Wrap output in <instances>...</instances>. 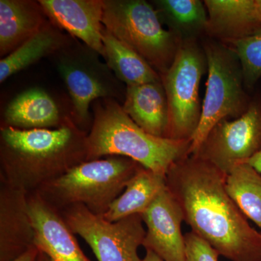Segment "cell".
Returning a JSON list of instances; mask_svg holds the SVG:
<instances>
[{"mask_svg": "<svg viewBox=\"0 0 261 261\" xmlns=\"http://www.w3.org/2000/svg\"><path fill=\"white\" fill-rule=\"evenodd\" d=\"M207 61L195 40L184 41L172 65L161 75L169 110L167 138L191 141L200 123V85Z\"/></svg>", "mask_w": 261, "mask_h": 261, "instance_id": "obj_8", "label": "cell"}, {"mask_svg": "<svg viewBox=\"0 0 261 261\" xmlns=\"http://www.w3.org/2000/svg\"><path fill=\"white\" fill-rule=\"evenodd\" d=\"M166 176L142 166L127 184L124 191L113 201L103 218L116 222L128 216L142 214L166 187Z\"/></svg>", "mask_w": 261, "mask_h": 261, "instance_id": "obj_20", "label": "cell"}, {"mask_svg": "<svg viewBox=\"0 0 261 261\" xmlns=\"http://www.w3.org/2000/svg\"><path fill=\"white\" fill-rule=\"evenodd\" d=\"M154 8L161 22L181 42L195 40L207 28V9L200 0H155Z\"/></svg>", "mask_w": 261, "mask_h": 261, "instance_id": "obj_22", "label": "cell"}, {"mask_svg": "<svg viewBox=\"0 0 261 261\" xmlns=\"http://www.w3.org/2000/svg\"><path fill=\"white\" fill-rule=\"evenodd\" d=\"M141 216L147 228L142 244L146 250L154 252L164 261H186L181 228L185 221L183 211L167 187Z\"/></svg>", "mask_w": 261, "mask_h": 261, "instance_id": "obj_11", "label": "cell"}, {"mask_svg": "<svg viewBox=\"0 0 261 261\" xmlns=\"http://www.w3.org/2000/svg\"><path fill=\"white\" fill-rule=\"evenodd\" d=\"M207 81L200 123L191 140L189 155L197 149L219 122L234 119L246 112L250 105L244 90V78L238 56L224 43L204 44Z\"/></svg>", "mask_w": 261, "mask_h": 261, "instance_id": "obj_6", "label": "cell"}, {"mask_svg": "<svg viewBox=\"0 0 261 261\" xmlns=\"http://www.w3.org/2000/svg\"><path fill=\"white\" fill-rule=\"evenodd\" d=\"M141 167L133 160L122 156L85 161L36 192L58 212L82 205L102 216Z\"/></svg>", "mask_w": 261, "mask_h": 261, "instance_id": "obj_4", "label": "cell"}, {"mask_svg": "<svg viewBox=\"0 0 261 261\" xmlns=\"http://www.w3.org/2000/svg\"><path fill=\"white\" fill-rule=\"evenodd\" d=\"M39 253H40L39 249L36 245H34L28 250L11 261H37Z\"/></svg>", "mask_w": 261, "mask_h": 261, "instance_id": "obj_26", "label": "cell"}, {"mask_svg": "<svg viewBox=\"0 0 261 261\" xmlns=\"http://www.w3.org/2000/svg\"><path fill=\"white\" fill-rule=\"evenodd\" d=\"M94 119L87 135V161L122 156L166 176L171 166L189 155L191 141L147 133L133 121L116 99L93 102Z\"/></svg>", "mask_w": 261, "mask_h": 261, "instance_id": "obj_3", "label": "cell"}, {"mask_svg": "<svg viewBox=\"0 0 261 261\" xmlns=\"http://www.w3.org/2000/svg\"><path fill=\"white\" fill-rule=\"evenodd\" d=\"M87 132L67 116L57 128H0V181L36 192L87 161Z\"/></svg>", "mask_w": 261, "mask_h": 261, "instance_id": "obj_2", "label": "cell"}, {"mask_svg": "<svg viewBox=\"0 0 261 261\" xmlns=\"http://www.w3.org/2000/svg\"><path fill=\"white\" fill-rule=\"evenodd\" d=\"M48 20L101 56L103 0H39Z\"/></svg>", "mask_w": 261, "mask_h": 261, "instance_id": "obj_13", "label": "cell"}, {"mask_svg": "<svg viewBox=\"0 0 261 261\" xmlns=\"http://www.w3.org/2000/svg\"><path fill=\"white\" fill-rule=\"evenodd\" d=\"M102 25L140 55L160 75L172 65L181 40L163 28L157 10L145 0H103Z\"/></svg>", "mask_w": 261, "mask_h": 261, "instance_id": "obj_5", "label": "cell"}, {"mask_svg": "<svg viewBox=\"0 0 261 261\" xmlns=\"http://www.w3.org/2000/svg\"><path fill=\"white\" fill-rule=\"evenodd\" d=\"M63 116L56 101L44 89H27L13 98L5 108L4 126L22 130L57 128Z\"/></svg>", "mask_w": 261, "mask_h": 261, "instance_id": "obj_18", "label": "cell"}, {"mask_svg": "<svg viewBox=\"0 0 261 261\" xmlns=\"http://www.w3.org/2000/svg\"><path fill=\"white\" fill-rule=\"evenodd\" d=\"M122 107L147 133L167 138L169 110L162 81L126 87Z\"/></svg>", "mask_w": 261, "mask_h": 261, "instance_id": "obj_16", "label": "cell"}, {"mask_svg": "<svg viewBox=\"0 0 261 261\" xmlns=\"http://www.w3.org/2000/svg\"><path fill=\"white\" fill-rule=\"evenodd\" d=\"M29 210L35 231L34 243L50 261H90L59 212L37 192L29 194Z\"/></svg>", "mask_w": 261, "mask_h": 261, "instance_id": "obj_14", "label": "cell"}, {"mask_svg": "<svg viewBox=\"0 0 261 261\" xmlns=\"http://www.w3.org/2000/svg\"><path fill=\"white\" fill-rule=\"evenodd\" d=\"M142 261H164L159 256H158L154 252L151 250H146V255L145 257L142 259Z\"/></svg>", "mask_w": 261, "mask_h": 261, "instance_id": "obj_28", "label": "cell"}, {"mask_svg": "<svg viewBox=\"0 0 261 261\" xmlns=\"http://www.w3.org/2000/svg\"><path fill=\"white\" fill-rule=\"evenodd\" d=\"M245 163L250 164L252 167L255 168L259 173H261V150L259 151L253 157Z\"/></svg>", "mask_w": 261, "mask_h": 261, "instance_id": "obj_27", "label": "cell"}, {"mask_svg": "<svg viewBox=\"0 0 261 261\" xmlns=\"http://www.w3.org/2000/svg\"><path fill=\"white\" fill-rule=\"evenodd\" d=\"M260 233H261V231H260Z\"/></svg>", "mask_w": 261, "mask_h": 261, "instance_id": "obj_30", "label": "cell"}, {"mask_svg": "<svg viewBox=\"0 0 261 261\" xmlns=\"http://www.w3.org/2000/svg\"><path fill=\"white\" fill-rule=\"evenodd\" d=\"M48 20L39 1L0 0V56L5 58L37 34Z\"/></svg>", "mask_w": 261, "mask_h": 261, "instance_id": "obj_17", "label": "cell"}, {"mask_svg": "<svg viewBox=\"0 0 261 261\" xmlns=\"http://www.w3.org/2000/svg\"><path fill=\"white\" fill-rule=\"evenodd\" d=\"M73 37L51 23L49 20L42 29L8 56L0 61V82L3 83L34 63L49 56H54Z\"/></svg>", "mask_w": 261, "mask_h": 261, "instance_id": "obj_19", "label": "cell"}, {"mask_svg": "<svg viewBox=\"0 0 261 261\" xmlns=\"http://www.w3.org/2000/svg\"><path fill=\"white\" fill-rule=\"evenodd\" d=\"M238 56L247 87H252L261 77V28L246 37L223 42Z\"/></svg>", "mask_w": 261, "mask_h": 261, "instance_id": "obj_24", "label": "cell"}, {"mask_svg": "<svg viewBox=\"0 0 261 261\" xmlns=\"http://www.w3.org/2000/svg\"><path fill=\"white\" fill-rule=\"evenodd\" d=\"M100 56L75 38L54 55L57 69L69 93L73 121L82 129L88 126L91 103L106 99L124 101L126 88Z\"/></svg>", "mask_w": 261, "mask_h": 261, "instance_id": "obj_7", "label": "cell"}, {"mask_svg": "<svg viewBox=\"0 0 261 261\" xmlns=\"http://www.w3.org/2000/svg\"><path fill=\"white\" fill-rule=\"evenodd\" d=\"M29 193L0 184V261H11L35 245L29 210Z\"/></svg>", "mask_w": 261, "mask_h": 261, "instance_id": "obj_12", "label": "cell"}, {"mask_svg": "<svg viewBox=\"0 0 261 261\" xmlns=\"http://www.w3.org/2000/svg\"><path fill=\"white\" fill-rule=\"evenodd\" d=\"M102 42L106 64L126 87L161 82V75L150 65L117 39L103 25Z\"/></svg>", "mask_w": 261, "mask_h": 261, "instance_id": "obj_21", "label": "cell"}, {"mask_svg": "<svg viewBox=\"0 0 261 261\" xmlns=\"http://www.w3.org/2000/svg\"><path fill=\"white\" fill-rule=\"evenodd\" d=\"M226 176L195 155L173 163L166 187L195 233L231 261H261V233L228 195Z\"/></svg>", "mask_w": 261, "mask_h": 261, "instance_id": "obj_1", "label": "cell"}, {"mask_svg": "<svg viewBox=\"0 0 261 261\" xmlns=\"http://www.w3.org/2000/svg\"><path fill=\"white\" fill-rule=\"evenodd\" d=\"M260 150L261 109L252 104L241 116L219 122L192 155L207 161L226 175L233 166L247 162Z\"/></svg>", "mask_w": 261, "mask_h": 261, "instance_id": "obj_10", "label": "cell"}, {"mask_svg": "<svg viewBox=\"0 0 261 261\" xmlns=\"http://www.w3.org/2000/svg\"><path fill=\"white\" fill-rule=\"evenodd\" d=\"M74 234L88 244L98 261H142L138 255L146 230L140 214L110 222L82 205L60 211Z\"/></svg>", "mask_w": 261, "mask_h": 261, "instance_id": "obj_9", "label": "cell"}, {"mask_svg": "<svg viewBox=\"0 0 261 261\" xmlns=\"http://www.w3.org/2000/svg\"><path fill=\"white\" fill-rule=\"evenodd\" d=\"M37 261H50V260H49V257H48L45 254L40 251V253H39Z\"/></svg>", "mask_w": 261, "mask_h": 261, "instance_id": "obj_29", "label": "cell"}, {"mask_svg": "<svg viewBox=\"0 0 261 261\" xmlns=\"http://www.w3.org/2000/svg\"><path fill=\"white\" fill-rule=\"evenodd\" d=\"M206 33L222 42L250 35L261 28V0H205Z\"/></svg>", "mask_w": 261, "mask_h": 261, "instance_id": "obj_15", "label": "cell"}, {"mask_svg": "<svg viewBox=\"0 0 261 261\" xmlns=\"http://www.w3.org/2000/svg\"><path fill=\"white\" fill-rule=\"evenodd\" d=\"M185 240L186 261H219V252L195 233H187Z\"/></svg>", "mask_w": 261, "mask_h": 261, "instance_id": "obj_25", "label": "cell"}, {"mask_svg": "<svg viewBox=\"0 0 261 261\" xmlns=\"http://www.w3.org/2000/svg\"><path fill=\"white\" fill-rule=\"evenodd\" d=\"M228 195L247 218L261 230V173L247 163H240L226 176Z\"/></svg>", "mask_w": 261, "mask_h": 261, "instance_id": "obj_23", "label": "cell"}]
</instances>
